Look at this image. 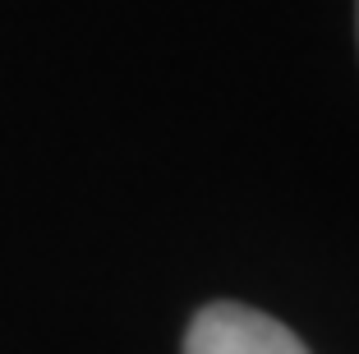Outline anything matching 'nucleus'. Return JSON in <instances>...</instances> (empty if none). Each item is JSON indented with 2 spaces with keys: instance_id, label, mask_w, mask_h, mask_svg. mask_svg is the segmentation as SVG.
Instances as JSON below:
<instances>
[{
  "instance_id": "1",
  "label": "nucleus",
  "mask_w": 359,
  "mask_h": 354,
  "mask_svg": "<svg viewBox=\"0 0 359 354\" xmlns=\"http://www.w3.org/2000/svg\"><path fill=\"white\" fill-rule=\"evenodd\" d=\"M184 354H309L290 327L249 304H208L184 332Z\"/></svg>"
}]
</instances>
